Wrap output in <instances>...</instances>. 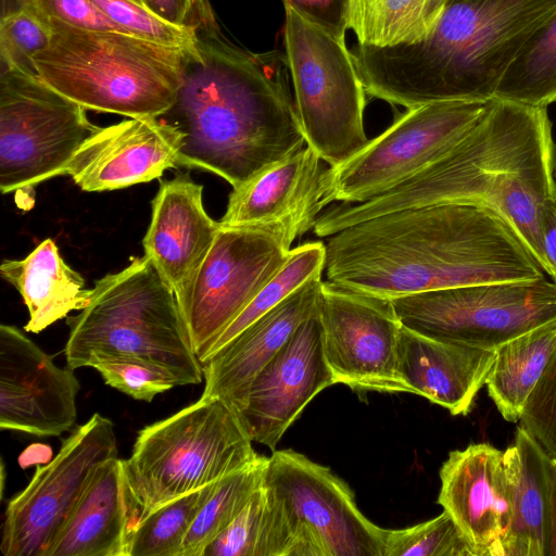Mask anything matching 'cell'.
<instances>
[{
    "label": "cell",
    "mask_w": 556,
    "mask_h": 556,
    "mask_svg": "<svg viewBox=\"0 0 556 556\" xmlns=\"http://www.w3.org/2000/svg\"><path fill=\"white\" fill-rule=\"evenodd\" d=\"M556 192L554 144L547 110L493 98L443 154L391 190L323 213L314 233L328 238L354 224L401 210L439 203L485 206L517 232L552 280L541 235V208Z\"/></svg>",
    "instance_id": "obj_1"
},
{
    "label": "cell",
    "mask_w": 556,
    "mask_h": 556,
    "mask_svg": "<svg viewBox=\"0 0 556 556\" xmlns=\"http://www.w3.org/2000/svg\"><path fill=\"white\" fill-rule=\"evenodd\" d=\"M325 245L326 280L389 299L545 277L511 226L477 204L386 213L328 237Z\"/></svg>",
    "instance_id": "obj_2"
},
{
    "label": "cell",
    "mask_w": 556,
    "mask_h": 556,
    "mask_svg": "<svg viewBox=\"0 0 556 556\" xmlns=\"http://www.w3.org/2000/svg\"><path fill=\"white\" fill-rule=\"evenodd\" d=\"M286 54L252 53L215 34L184 48L181 80L160 117L182 134L179 165L237 188L305 144Z\"/></svg>",
    "instance_id": "obj_3"
},
{
    "label": "cell",
    "mask_w": 556,
    "mask_h": 556,
    "mask_svg": "<svg viewBox=\"0 0 556 556\" xmlns=\"http://www.w3.org/2000/svg\"><path fill=\"white\" fill-rule=\"evenodd\" d=\"M556 0H447L433 29L412 45H356L352 56L366 93L407 109L489 101Z\"/></svg>",
    "instance_id": "obj_4"
},
{
    "label": "cell",
    "mask_w": 556,
    "mask_h": 556,
    "mask_svg": "<svg viewBox=\"0 0 556 556\" xmlns=\"http://www.w3.org/2000/svg\"><path fill=\"white\" fill-rule=\"evenodd\" d=\"M66 324L64 355L73 370L92 357H124L164 368L179 386L203 380L176 294L144 255L96 281L87 305Z\"/></svg>",
    "instance_id": "obj_5"
},
{
    "label": "cell",
    "mask_w": 556,
    "mask_h": 556,
    "mask_svg": "<svg viewBox=\"0 0 556 556\" xmlns=\"http://www.w3.org/2000/svg\"><path fill=\"white\" fill-rule=\"evenodd\" d=\"M47 49L34 56L37 76L86 110L130 118L160 117L174 103L184 48L119 31H93L55 20Z\"/></svg>",
    "instance_id": "obj_6"
},
{
    "label": "cell",
    "mask_w": 556,
    "mask_h": 556,
    "mask_svg": "<svg viewBox=\"0 0 556 556\" xmlns=\"http://www.w3.org/2000/svg\"><path fill=\"white\" fill-rule=\"evenodd\" d=\"M258 457L236 410L219 399L201 396L146 426L138 432L131 455L124 459L135 525L161 505L218 481Z\"/></svg>",
    "instance_id": "obj_7"
},
{
    "label": "cell",
    "mask_w": 556,
    "mask_h": 556,
    "mask_svg": "<svg viewBox=\"0 0 556 556\" xmlns=\"http://www.w3.org/2000/svg\"><path fill=\"white\" fill-rule=\"evenodd\" d=\"M270 556H384V529L358 509L349 485L293 450L268 457Z\"/></svg>",
    "instance_id": "obj_8"
},
{
    "label": "cell",
    "mask_w": 556,
    "mask_h": 556,
    "mask_svg": "<svg viewBox=\"0 0 556 556\" xmlns=\"http://www.w3.org/2000/svg\"><path fill=\"white\" fill-rule=\"evenodd\" d=\"M285 9L286 56L305 142L329 166L339 165L369 141L366 91L345 42Z\"/></svg>",
    "instance_id": "obj_9"
},
{
    "label": "cell",
    "mask_w": 556,
    "mask_h": 556,
    "mask_svg": "<svg viewBox=\"0 0 556 556\" xmlns=\"http://www.w3.org/2000/svg\"><path fill=\"white\" fill-rule=\"evenodd\" d=\"M86 109L37 75L1 67L0 189L24 193L67 175L77 150L97 130Z\"/></svg>",
    "instance_id": "obj_10"
},
{
    "label": "cell",
    "mask_w": 556,
    "mask_h": 556,
    "mask_svg": "<svg viewBox=\"0 0 556 556\" xmlns=\"http://www.w3.org/2000/svg\"><path fill=\"white\" fill-rule=\"evenodd\" d=\"M408 329L427 337L495 351L556 319V281H491L392 298Z\"/></svg>",
    "instance_id": "obj_11"
},
{
    "label": "cell",
    "mask_w": 556,
    "mask_h": 556,
    "mask_svg": "<svg viewBox=\"0 0 556 556\" xmlns=\"http://www.w3.org/2000/svg\"><path fill=\"white\" fill-rule=\"evenodd\" d=\"M486 103L451 100L408 109L351 159L326 168L329 202L363 203L404 182L450 149Z\"/></svg>",
    "instance_id": "obj_12"
},
{
    "label": "cell",
    "mask_w": 556,
    "mask_h": 556,
    "mask_svg": "<svg viewBox=\"0 0 556 556\" xmlns=\"http://www.w3.org/2000/svg\"><path fill=\"white\" fill-rule=\"evenodd\" d=\"M291 251L266 227H222L194 276L177 296L202 363L226 328L285 264Z\"/></svg>",
    "instance_id": "obj_13"
},
{
    "label": "cell",
    "mask_w": 556,
    "mask_h": 556,
    "mask_svg": "<svg viewBox=\"0 0 556 556\" xmlns=\"http://www.w3.org/2000/svg\"><path fill=\"white\" fill-rule=\"evenodd\" d=\"M117 457L113 422L93 414L37 466L29 483L8 503L0 551L5 556H47L96 468Z\"/></svg>",
    "instance_id": "obj_14"
},
{
    "label": "cell",
    "mask_w": 556,
    "mask_h": 556,
    "mask_svg": "<svg viewBox=\"0 0 556 556\" xmlns=\"http://www.w3.org/2000/svg\"><path fill=\"white\" fill-rule=\"evenodd\" d=\"M317 313L336 384L356 392L413 393L400 371L402 323L391 299L321 280Z\"/></svg>",
    "instance_id": "obj_15"
},
{
    "label": "cell",
    "mask_w": 556,
    "mask_h": 556,
    "mask_svg": "<svg viewBox=\"0 0 556 556\" xmlns=\"http://www.w3.org/2000/svg\"><path fill=\"white\" fill-rule=\"evenodd\" d=\"M80 384L24 331L0 326V428L36 437H59L77 417Z\"/></svg>",
    "instance_id": "obj_16"
},
{
    "label": "cell",
    "mask_w": 556,
    "mask_h": 556,
    "mask_svg": "<svg viewBox=\"0 0 556 556\" xmlns=\"http://www.w3.org/2000/svg\"><path fill=\"white\" fill-rule=\"evenodd\" d=\"M332 384L316 308L254 378L236 413L252 442L274 450L308 403Z\"/></svg>",
    "instance_id": "obj_17"
},
{
    "label": "cell",
    "mask_w": 556,
    "mask_h": 556,
    "mask_svg": "<svg viewBox=\"0 0 556 556\" xmlns=\"http://www.w3.org/2000/svg\"><path fill=\"white\" fill-rule=\"evenodd\" d=\"M321 157L307 144L232 188L222 227H266L289 247L314 229L327 197Z\"/></svg>",
    "instance_id": "obj_18"
},
{
    "label": "cell",
    "mask_w": 556,
    "mask_h": 556,
    "mask_svg": "<svg viewBox=\"0 0 556 556\" xmlns=\"http://www.w3.org/2000/svg\"><path fill=\"white\" fill-rule=\"evenodd\" d=\"M182 134L157 117L124 119L97 130L67 168L84 191L124 189L162 177L179 166Z\"/></svg>",
    "instance_id": "obj_19"
},
{
    "label": "cell",
    "mask_w": 556,
    "mask_h": 556,
    "mask_svg": "<svg viewBox=\"0 0 556 556\" xmlns=\"http://www.w3.org/2000/svg\"><path fill=\"white\" fill-rule=\"evenodd\" d=\"M503 454L489 443H472L450 452L439 471L438 503L473 556H503L510 521Z\"/></svg>",
    "instance_id": "obj_20"
},
{
    "label": "cell",
    "mask_w": 556,
    "mask_h": 556,
    "mask_svg": "<svg viewBox=\"0 0 556 556\" xmlns=\"http://www.w3.org/2000/svg\"><path fill=\"white\" fill-rule=\"evenodd\" d=\"M220 225L205 211L203 186L188 173L161 180L151 201V220L142 240L144 256L174 290L186 289L210 248Z\"/></svg>",
    "instance_id": "obj_21"
},
{
    "label": "cell",
    "mask_w": 556,
    "mask_h": 556,
    "mask_svg": "<svg viewBox=\"0 0 556 556\" xmlns=\"http://www.w3.org/2000/svg\"><path fill=\"white\" fill-rule=\"evenodd\" d=\"M320 283L321 278L307 281L202 362V396L237 410L254 378L316 311Z\"/></svg>",
    "instance_id": "obj_22"
},
{
    "label": "cell",
    "mask_w": 556,
    "mask_h": 556,
    "mask_svg": "<svg viewBox=\"0 0 556 556\" xmlns=\"http://www.w3.org/2000/svg\"><path fill=\"white\" fill-rule=\"evenodd\" d=\"M495 351L424 336L402 325L400 371L413 391L454 416L468 415L493 365Z\"/></svg>",
    "instance_id": "obj_23"
},
{
    "label": "cell",
    "mask_w": 556,
    "mask_h": 556,
    "mask_svg": "<svg viewBox=\"0 0 556 556\" xmlns=\"http://www.w3.org/2000/svg\"><path fill=\"white\" fill-rule=\"evenodd\" d=\"M135 525L124 459L100 464L47 556H128Z\"/></svg>",
    "instance_id": "obj_24"
},
{
    "label": "cell",
    "mask_w": 556,
    "mask_h": 556,
    "mask_svg": "<svg viewBox=\"0 0 556 556\" xmlns=\"http://www.w3.org/2000/svg\"><path fill=\"white\" fill-rule=\"evenodd\" d=\"M551 457L522 427L504 451L510 521L503 556H545V511Z\"/></svg>",
    "instance_id": "obj_25"
},
{
    "label": "cell",
    "mask_w": 556,
    "mask_h": 556,
    "mask_svg": "<svg viewBox=\"0 0 556 556\" xmlns=\"http://www.w3.org/2000/svg\"><path fill=\"white\" fill-rule=\"evenodd\" d=\"M1 277L23 298L29 313L26 332L39 333L73 311L83 309L91 289L85 279L61 256L55 242L48 238L23 260H3Z\"/></svg>",
    "instance_id": "obj_26"
},
{
    "label": "cell",
    "mask_w": 556,
    "mask_h": 556,
    "mask_svg": "<svg viewBox=\"0 0 556 556\" xmlns=\"http://www.w3.org/2000/svg\"><path fill=\"white\" fill-rule=\"evenodd\" d=\"M555 348L556 319L495 350V358L484 386L505 420L519 421L522 406Z\"/></svg>",
    "instance_id": "obj_27"
},
{
    "label": "cell",
    "mask_w": 556,
    "mask_h": 556,
    "mask_svg": "<svg viewBox=\"0 0 556 556\" xmlns=\"http://www.w3.org/2000/svg\"><path fill=\"white\" fill-rule=\"evenodd\" d=\"M447 0H350L348 27L357 45L417 43L435 28Z\"/></svg>",
    "instance_id": "obj_28"
},
{
    "label": "cell",
    "mask_w": 556,
    "mask_h": 556,
    "mask_svg": "<svg viewBox=\"0 0 556 556\" xmlns=\"http://www.w3.org/2000/svg\"><path fill=\"white\" fill-rule=\"evenodd\" d=\"M494 98L543 108L556 101V12L528 39Z\"/></svg>",
    "instance_id": "obj_29"
},
{
    "label": "cell",
    "mask_w": 556,
    "mask_h": 556,
    "mask_svg": "<svg viewBox=\"0 0 556 556\" xmlns=\"http://www.w3.org/2000/svg\"><path fill=\"white\" fill-rule=\"evenodd\" d=\"M268 457L220 479L192 522L179 556H203L213 542L240 514L263 485Z\"/></svg>",
    "instance_id": "obj_30"
},
{
    "label": "cell",
    "mask_w": 556,
    "mask_h": 556,
    "mask_svg": "<svg viewBox=\"0 0 556 556\" xmlns=\"http://www.w3.org/2000/svg\"><path fill=\"white\" fill-rule=\"evenodd\" d=\"M325 265L326 245L321 241L306 242L291 249L285 264L219 336L207 357L222 349L252 323L280 304L307 281L314 278H321Z\"/></svg>",
    "instance_id": "obj_31"
},
{
    "label": "cell",
    "mask_w": 556,
    "mask_h": 556,
    "mask_svg": "<svg viewBox=\"0 0 556 556\" xmlns=\"http://www.w3.org/2000/svg\"><path fill=\"white\" fill-rule=\"evenodd\" d=\"M218 481L161 505L137 522L128 556H179L192 522Z\"/></svg>",
    "instance_id": "obj_32"
},
{
    "label": "cell",
    "mask_w": 556,
    "mask_h": 556,
    "mask_svg": "<svg viewBox=\"0 0 556 556\" xmlns=\"http://www.w3.org/2000/svg\"><path fill=\"white\" fill-rule=\"evenodd\" d=\"M384 556H473L452 517L439 516L404 529H384Z\"/></svg>",
    "instance_id": "obj_33"
},
{
    "label": "cell",
    "mask_w": 556,
    "mask_h": 556,
    "mask_svg": "<svg viewBox=\"0 0 556 556\" xmlns=\"http://www.w3.org/2000/svg\"><path fill=\"white\" fill-rule=\"evenodd\" d=\"M203 556H270L267 497L262 485Z\"/></svg>",
    "instance_id": "obj_34"
},
{
    "label": "cell",
    "mask_w": 556,
    "mask_h": 556,
    "mask_svg": "<svg viewBox=\"0 0 556 556\" xmlns=\"http://www.w3.org/2000/svg\"><path fill=\"white\" fill-rule=\"evenodd\" d=\"M86 367L94 368L108 386L139 401L151 402L179 386L164 368L134 358L98 356L89 359Z\"/></svg>",
    "instance_id": "obj_35"
},
{
    "label": "cell",
    "mask_w": 556,
    "mask_h": 556,
    "mask_svg": "<svg viewBox=\"0 0 556 556\" xmlns=\"http://www.w3.org/2000/svg\"><path fill=\"white\" fill-rule=\"evenodd\" d=\"M50 40L49 26L31 9L1 17V67L37 75L33 59L48 48Z\"/></svg>",
    "instance_id": "obj_36"
},
{
    "label": "cell",
    "mask_w": 556,
    "mask_h": 556,
    "mask_svg": "<svg viewBox=\"0 0 556 556\" xmlns=\"http://www.w3.org/2000/svg\"><path fill=\"white\" fill-rule=\"evenodd\" d=\"M113 23L134 36L156 43L187 47L198 34L170 24L149 10L141 0H90Z\"/></svg>",
    "instance_id": "obj_37"
},
{
    "label": "cell",
    "mask_w": 556,
    "mask_h": 556,
    "mask_svg": "<svg viewBox=\"0 0 556 556\" xmlns=\"http://www.w3.org/2000/svg\"><path fill=\"white\" fill-rule=\"evenodd\" d=\"M519 425L556 458V348L522 406Z\"/></svg>",
    "instance_id": "obj_38"
},
{
    "label": "cell",
    "mask_w": 556,
    "mask_h": 556,
    "mask_svg": "<svg viewBox=\"0 0 556 556\" xmlns=\"http://www.w3.org/2000/svg\"><path fill=\"white\" fill-rule=\"evenodd\" d=\"M30 9L42 22L55 20L86 30L126 33L90 0H30Z\"/></svg>",
    "instance_id": "obj_39"
},
{
    "label": "cell",
    "mask_w": 556,
    "mask_h": 556,
    "mask_svg": "<svg viewBox=\"0 0 556 556\" xmlns=\"http://www.w3.org/2000/svg\"><path fill=\"white\" fill-rule=\"evenodd\" d=\"M162 20L195 31L198 35L219 31L208 0H141Z\"/></svg>",
    "instance_id": "obj_40"
},
{
    "label": "cell",
    "mask_w": 556,
    "mask_h": 556,
    "mask_svg": "<svg viewBox=\"0 0 556 556\" xmlns=\"http://www.w3.org/2000/svg\"><path fill=\"white\" fill-rule=\"evenodd\" d=\"M304 20L344 41L350 0H282Z\"/></svg>",
    "instance_id": "obj_41"
},
{
    "label": "cell",
    "mask_w": 556,
    "mask_h": 556,
    "mask_svg": "<svg viewBox=\"0 0 556 556\" xmlns=\"http://www.w3.org/2000/svg\"><path fill=\"white\" fill-rule=\"evenodd\" d=\"M545 556H556V458H551L548 463L545 511Z\"/></svg>",
    "instance_id": "obj_42"
},
{
    "label": "cell",
    "mask_w": 556,
    "mask_h": 556,
    "mask_svg": "<svg viewBox=\"0 0 556 556\" xmlns=\"http://www.w3.org/2000/svg\"><path fill=\"white\" fill-rule=\"evenodd\" d=\"M540 223L544 254L556 271V192L544 201Z\"/></svg>",
    "instance_id": "obj_43"
},
{
    "label": "cell",
    "mask_w": 556,
    "mask_h": 556,
    "mask_svg": "<svg viewBox=\"0 0 556 556\" xmlns=\"http://www.w3.org/2000/svg\"><path fill=\"white\" fill-rule=\"evenodd\" d=\"M1 17L30 9V0H2Z\"/></svg>",
    "instance_id": "obj_44"
},
{
    "label": "cell",
    "mask_w": 556,
    "mask_h": 556,
    "mask_svg": "<svg viewBox=\"0 0 556 556\" xmlns=\"http://www.w3.org/2000/svg\"><path fill=\"white\" fill-rule=\"evenodd\" d=\"M554 173H555V178H556V159L554 161ZM556 181V180H555Z\"/></svg>",
    "instance_id": "obj_45"
}]
</instances>
